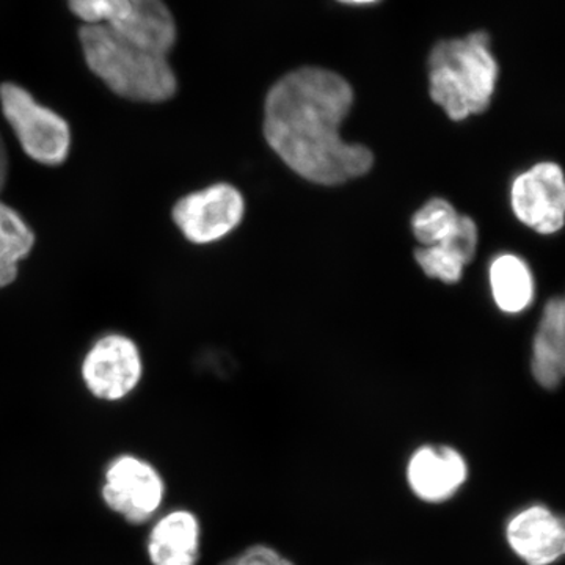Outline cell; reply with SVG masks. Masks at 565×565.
I'll use <instances>...</instances> for the list:
<instances>
[{"label": "cell", "instance_id": "obj_17", "mask_svg": "<svg viewBox=\"0 0 565 565\" xmlns=\"http://www.w3.org/2000/svg\"><path fill=\"white\" fill-rule=\"evenodd\" d=\"M459 212L444 199H434L415 212L412 230L423 247H430L451 236L460 222Z\"/></svg>", "mask_w": 565, "mask_h": 565}, {"label": "cell", "instance_id": "obj_21", "mask_svg": "<svg viewBox=\"0 0 565 565\" xmlns=\"http://www.w3.org/2000/svg\"><path fill=\"white\" fill-rule=\"evenodd\" d=\"M337 2L348 7H371L381 2V0H337Z\"/></svg>", "mask_w": 565, "mask_h": 565}, {"label": "cell", "instance_id": "obj_3", "mask_svg": "<svg viewBox=\"0 0 565 565\" xmlns=\"http://www.w3.org/2000/svg\"><path fill=\"white\" fill-rule=\"evenodd\" d=\"M79 39L88 68L121 98L163 103L177 93V76L166 55L141 50L107 24H85Z\"/></svg>", "mask_w": 565, "mask_h": 565}, {"label": "cell", "instance_id": "obj_16", "mask_svg": "<svg viewBox=\"0 0 565 565\" xmlns=\"http://www.w3.org/2000/svg\"><path fill=\"white\" fill-rule=\"evenodd\" d=\"M35 244V234L24 218L7 204L0 203V288L18 277V266L28 258Z\"/></svg>", "mask_w": 565, "mask_h": 565}, {"label": "cell", "instance_id": "obj_12", "mask_svg": "<svg viewBox=\"0 0 565 565\" xmlns=\"http://www.w3.org/2000/svg\"><path fill=\"white\" fill-rule=\"evenodd\" d=\"M107 25L141 50L166 57L177 43V22L163 0H129L120 20Z\"/></svg>", "mask_w": 565, "mask_h": 565}, {"label": "cell", "instance_id": "obj_19", "mask_svg": "<svg viewBox=\"0 0 565 565\" xmlns=\"http://www.w3.org/2000/svg\"><path fill=\"white\" fill-rule=\"evenodd\" d=\"M221 565H296V563L278 552L275 546L255 544L223 561Z\"/></svg>", "mask_w": 565, "mask_h": 565}, {"label": "cell", "instance_id": "obj_8", "mask_svg": "<svg viewBox=\"0 0 565 565\" xmlns=\"http://www.w3.org/2000/svg\"><path fill=\"white\" fill-rule=\"evenodd\" d=\"M243 195L230 184H215L191 193L174 204L173 221L193 244H211L233 232L243 221Z\"/></svg>", "mask_w": 565, "mask_h": 565}, {"label": "cell", "instance_id": "obj_15", "mask_svg": "<svg viewBox=\"0 0 565 565\" xmlns=\"http://www.w3.org/2000/svg\"><path fill=\"white\" fill-rule=\"evenodd\" d=\"M490 288L504 313H522L533 302L534 280L530 267L515 255H501L490 266Z\"/></svg>", "mask_w": 565, "mask_h": 565}, {"label": "cell", "instance_id": "obj_7", "mask_svg": "<svg viewBox=\"0 0 565 565\" xmlns=\"http://www.w3.org/2000/svg\"><path fill=\"white\" fill-rule=\"evenodd\" d=\"M504 542L525 565H556L565 555V523L552 505L530 503L505 519Z\"/></svg>", "mask_w": 565, "mask_h": 565}, {"label": "cell", "instance_id": "obj_14", "mask_svg": "<svg viewBox=\"0 0 565 565\" xmlns=\"http://www.w3.org/2000/svg\"><path fill=\"white\" fill-rule=\"evenodd\" d=\"M533 374L546 390H556L565 371V310L561 297L546 303L533 348Z\"/></svg>", "mask_w": 565, "mask_h": 565}, {"label": "cell", "instance_id": "obj_1", "mask_svg": "<svg viewBox=\"0 0 565 565\" xmlns=\"http://www.w3.org/2000/svg\"><path fill=\"white\" fill-rule=\"evenodd\" d=\"M353 106V88L337 71L300 66L270 88L264 137L292 172L315 184L337 185L373 169L363 145L345 143L340 129Z\"/></svg>", "mask_w": 565, "mask_h": 565}, {"label": "cell", "instance_id": "obj_5", "mask_svg": "<svg viewBox=\"0 0 565 565\" xmlns=\"http://www.w3.org/2000/svg\"><path fill=\"white\" fill-rule=\"evenodd\" d=\"M0 106L22 150L43 166H61L70 154L68 122L41 106L31 93L17 84L0 85Z\"/></svg>", "mask_w": 565, "mask_h": 565}, {"label": "cell", "instance_id": "obj_11", "mask_svg": "<svg viewBox=\"0 0 565 565\" xmlns=\"http://www.w3.org/2000/svg\"><path fill=\"white\" fill-rule=\"evenodd\" d=\"M202 546V520L191 509L178 508L152 520L145 553L151 565H199Z\"/></svg>", "mask_w": 565, "mask_h": 565}, {"label": "cell", "instance_id": "obj_13", "mask_svg": "<svg viewBox=\"0 0 565 565\" xmlns=\"http://www.w3.org/2000/svg\"><path fill=\"white\" fill-rule=\"evenodd\" d=\"M478 226L473 218L460 215L459 226L451 236L415 250V259L424 274L452 285L462 278V270L475 258L478 250Z\"/></svg>", "mask_w": 565, "mask_h": 565}, {"label": "cell", "instance_id": "obj_20", "mask_svg": "<svg viewBox=\"0 0 565 565\" xmlns=\"http://www.w3.org/2000/svg\"><path fill=\"white\" fill-rule=\"evenodd\" d=\"M7 177H9V156H7L6 143L0 136V192L6 188Z\"/></svg>", "mask_w": 565, "mask_h": 565}, {"label": "cell", "instance_id": "obj_2", "mask_svg": "<svg viewBox=\"0 0 565 565\" xmlns=\"http://www.w3.org/2000/svg\"><path fill=\"white\" fill-rule=\"evenodd\" d=\"M429 95L449 120L463 121L481 115L492 104L500 79V63L492 36L475 31L437 41L427 57Z\"/></svg>", "mask_w": 565, "mask_h": 565}, {"label": "cell", "instance_id": "obj_4", "mask_svg": "<svg viewBox=\"0 0 565 565\" xmlns=\"http://www.w3.org/2000/svg\"><path fill=\"white\" fill-rule=\"evenodd\" d=\"M104 505L122 522L147 525L161 514L167 498L166 478L150 460L136 455H118L104 467Z\"/></svg>", "mask_w": 565, "mask_h": 565}, {"label": "cell", "instance_id": "obj_9", "mask_svg": "<svg viewBox=\"0 0 565 565\" xmlns=\"http://www.w3.org/2000/svg\"><path fill=\"white\" fill-rule=\"evenodd\" d=\"M82 377L88 392L98 399L107 403L125 399L140 382L139 349L129 338L107 334L85 356Z\"/></svg>", "mask_w": 565, "mask_h": 565}, {"label": "cell", "instance_id": "obj_18", "mask_svg": "<svg viewBox=\"0 0 565 565\" xmlns=\"http://www.w3.org/2000/svg\"><path fill=\"white\" fill-rule=\"evenodd\" d=\"M68 3L84 24H114L128 10L129 0H68Z\"/></svg>", "mask_w": 565, "mask_h": 565}, {"label": "cell", "instance_id": "obj_10", "mask_svg": "<svg viewBox=\"0 0 565 565\" xmlns=\"http://www.w3.org/2000/svg\"><path fill=\"white\" fill-rule=\"evenodd\" d=\"M511 203L516 218L534 232H559L565 214L563 169L553 162L535 163L512 184Z\"/></svg>", "mask_w": 565, "mask_h": 565}, {"label": "cell", "instance_id": "obj_6", "mask_svg": "<svg viewBox=\"0 0 565 565\" xmlns=\"http://www.w3.org/2000/svg\"><path fill=\"white\" fill-rule=\"evenodd\" d=\"M405 484L416 500L440 505L455 500L470 479V463L451 445L418 446L405 463Z\"/></svg>", "mask_w": 565, "mask_h": 565}]
</instances>
